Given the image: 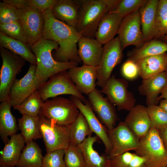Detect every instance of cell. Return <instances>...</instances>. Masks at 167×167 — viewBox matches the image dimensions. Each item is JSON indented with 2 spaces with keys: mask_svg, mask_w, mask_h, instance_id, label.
I'll use <instances>...</instances> for the list:
<instances>
[{
  "mask_svg": "<svg viewBox=\"0 0 167 167\" xmlns=\"http://www.w3.org/2000/svg\"><path fill=\"white\" fill-rule=\"evenodd\" d=\"M43 15L45 24L41 38L54 41L58 45L54 58L60 62L80 63L82 61L77 48V44L81 37L80 34L75 28L55 18L51 9Z\"/></svg>",
  "mask_w": 167,
  "mask_h": 167,
  "instance_id": "6da1fadb",
  "label": "cell"
},
{
  "mask_svg": "<svg viewBox=\"0 0 167 167\" xmlns=\"http://www.w3.org/2000/svg\"><path fill=\"white\" fill-rule=\"evenodd\" d=\"M29 46L36 58V78L39 87L53 75L77 66L78 64L56 60L52 52L58 48V45L54 41L41 38Z\"/></svg>",
  "mask_w": 167,
  "mask_h": 167,
  "instance_id": "7a4b0ae2",
  "label": "cell"
},
{
  "mask_svg": "<svg viewBox=\"0 0 167 167\" xmlns=\"http://www.w3.org/2000/svg\"><path fill=\"white\" fill-rule=\"evenodd\" d=\"M119 0L81 1L79 17L75 29L82 37L90 38L96 32L101 20L112 11Z\"/></svg>",
  "mask_w": 167,
  "mask_h": 167,
  "instance_id": "3957f363",
  "label": "cell"
},
{
  "mask_svg": "<svg viewBox=\"0 0 167 167\" xmlns=\"http://www.w3.org/2000/svg\"><path fill=\"white\" fill-rule=\"evenodd\" d=\"M135 153L144 158L147 167H166L167 150L157 129L151 127L139 139V144Z\"/></svg>",
  "mask_w": 167,
  "mask_h": 167,
  "instance_id": "277c9868",
  "label": "cell"
},
{
  "mask_svg": "<svg viewBox=\"0 0 167 167\" xmlns=\"http://www.w3.org/2000/svg\"><path fill=\"white\" fill-rule=\"evenodd\" d=\"M79 112L70 99L56 97L43 102L39 115L58 125L67 126L76 118Z\"/></svg>",
  "mask_w": 167,
  "mask_h": 167,
  "instance_id": "5b68a950",
  "label": "cell"
},
{
  "mask_svg": "<svg viewBox=\"0 0 167 167\" xmlns=\"http://www.w3.org/2000/svg\"><path fill=\"white\" fill-rule=\"evenodd\" d=\"M2 64L0 70V102L7 100L10 89L26 60L9 50L0 47Z\"/></svg>",
  "mask_w": 167,
  "mask_h": 167,
  "instance_id": "8992f818",
  "label": "cell"
},
{
  "mask_svg": "<svg viewBox=\"0 0 167 167\" xmlns=\"http://www.w3.org/2000/svg\"><path fill=\"white\" fill-rule=\"evenodd\" d=\"M43 101L58 96L68 94L75 96L83 103L87 101L76 88L68 75L66 71L51 76L37 89Z\"/></svg>",
  "mask_w": 167,
  "mask_h": 167,
  "instance_id": "52a82bcc",
  "label": "cell"
},
{
  "mask_svg": "<svg viewBox=\"0 0 167 167\" xmlns=\"http://www.w3.org/2000/svg\"><path fill=\"white\" fill-rule=\"evenodd\" d=\"M39 115L40 130L46 153L66 149L70 143L68 126L58 125Z\"/></svg>",
  "mask_w": 167,
  "mask_h": 167,
  "instance_id": "ba28073f",
  "label": "cell"
},
{
  "mask_svg": "<svg viewBox=\"0 0 167 167\" xmlns=\"http://www.w3.org/2000/svg\"><path fill=\"white\" fill-rule=\"evenodd\" d=\"M123 49L117 37L104 45L101 57L97 67L96 85L102 88L111 77L114 68L121 62Z\"/></svg>",
  "mask_w": 167,
  "mask_h": 167,
  "instance_id": "9c48e42d",
  "label": "cell"
},
{
  "mask_svg": "<svg viewBox=\"0 0 167 167\" xmlns=\"http://www.w3.org/2000/svg\"><path fill=\"white\" fill-rule=\"evenodd\" d=\"M128 86L126 80L113 75L101 88L100 92L107 95L109 101L117 107L118 110L129 111L135 106L136 100L132 93L128 90Z\"/></svg>",
  "mask_w": 167,
  "mask_h": 167,
  "instance_id": "30bf717a",
  "label": "cell"
},
{
  "mask_svg": "<svg viewBox=\"0 0 167 167\" xmlns=\"http://www.w3.org/2000/svg\"><path fill=\"white\" fill-rule=\"evenodd\" d=\"M108 135L112 146L108 155L110 159L138 148L139 139L126 126L123 122L111 130H108Z\"/></svg>",
  "mask_w": 167,
  "mask_h": 167,
  "instance_id": "8fae6325",
  "label": "cell"
},
{
  "mask_svg": "<svg viewBox=\"0 0 167 167\" xmlns=\"http://www.w3.org/2000/svg\"><path fill=\"white\" fill-rule=\"evenodd\" d=\"M17 14L26 36L28 45H31L41 38L45 24L43 13L28 6L17 9Z\"/></svg>",
  "mask_w": 167,
  "mask_h": 167,
  "instance_id": "7c38bea8",
  "label": "cell"
},
{
  "mask_svg": "<svg viewBox=\"0 0 167 167\" xmlns=\"http://www.w3.org/2000/svg\"><path fill=\"white\" fill-rule=\"evenodd\" d=\"M117 34L123 50L130 45L139 48L144 44L139 10L123 18Z\"/></svg>",
  "mask_w": 167,
  "mask_h": 167,
  "instance_id": "4fadbf2b",
  "label": "cell"
},
{
  "mask_svg": "<svg viewBox=\"0 0 167 167\" xmlns=\"http://www.w3.org/2000/svg\"><path fill=\"white\" fill-rule=\"evenodd\" d=\"M36 66L30 64L26 74L16 79L10 91L8 100L12 107L19 105L39 87L36 80Z\"/></svg>",
  "mask_w": 167,
  "mask_h": 167,
  "instance_id": "5bb4252c",
  "label": "cell"
},
{
  "mask_svg": "<svg viewBox=\"0 0 167 167\" xmlns=\"http://www.w3.org/2000/svg\"><path fill=\"white\" fill-rule=\"evenodd\" d=\"M70 98L85 118L92 132L101 140L105 146V153L109 155L112 151V146L108 129L96 116L89 101L83 103L75 96H71Z\"/></svg>",
  "mask_w": 167,
  "mask_h": 167,
  "instance_id": "9a60e30c",
  "label": "cell"
},
{
  "mask_svg": "<svg viewBox=\"0 0 167 167\" xmlns=\"http://www.w3.org/2000/svg\"><path fill=\"white\" fill-rule=\"evenodd\" d=\"M88 96L92 109L101 122L108 130L114 127L117 117L114 105L96 88Z\"/></svg>",
  "mask_w": 167,
  "mask_h": 167,
  "instance_id": "2e32d148",
  "label": "cell"
},
{
  "mask_svg": "<svg viewBox=\"0 0 167 167\" xmlns=\"http://www.w3.org/2000/svg\"><path fill=\"white\" fill-rule=\"evenodd\" d=\"M67 73L82 94L88 95L96 89L97 78V67L83 65L69 69Z\"/></svg>",
  "mask_w": 167,
  "mask_h": 167,
  "instance_id": "e0dca14e",
  "label": "cell"
},
{
  "mask_svg": "<svg viewBox=\"0 0 167 167\" xmlns=\"http://www.w3.org/2000/svg\"><path fill=\"white\" fill-rule=\"evenodd\" d=\"M123 122L139 139L151 128L147 107L140 104L129 111Z\"/></svg>",
  "mask_w": 167,
  "mask_h": 167,
  "instance_id": "ac0fdd59",
  "label": "cell"
},
{
  "mask_svg": "<svg viewBox=\"0 0 167 167\" xmlns=\"http://www.w3.org/2000/svg\"><path fill=\"white\" fill-rule=\"evenodd\" d=\"M159 0H148L139 10L142 31L144 41L158 37L156 15Z\"/></svg>",
  "mask_w": 167,
  "mask_h": 167,
  "instance_id": "d6986e66",
  "label": "cell"
},
{
  "mask_svg": "<svg viewBox=\"0 0 167 167\" xmlns=\"http://www.w3.org/2000/svg\"><path fill=\"white\" fill-rule=\"evenodd\" d=\"M167 84V78L165 71L153 77L143 79L138 87L139 94L146 97L147 106L158 105L160 101L159 95Z\"/></svg>",
  "mask_w": 167,
  "mask_h": 167,
  "instance_id": "ffe728a7",
  "label": "cell"
},
{
  "mask_svg": "<svg viewBox=\"0 0 167 167\" xmlns=\"http://www.w3.org/2000/svg\"><path fill=\"white\" fill-rule=\"evenodd\" d=\"M78 44V54L83 65L97 67L102 53L103 45L96 39L82 36Z\"/></svg>",
  "mask_w": 167,
  "mask_h": 167,
  "instance_id": "44dd1931",
  "label": "cell"
},
{
  "mask_svg": "<svg viewBox=\"0 0 167 167\" xmlns=\"http://www.w3.org/2000/svg\"><path fill=\"white\" fill-rule=\"evenodd\" d=\"M99 139L96 135L90 136L78 145L83 156L84 167H110L111 159L108 155L105 153L100 155L94 148V143Z\"/></svg>",
  "mask_w": 167,
  "mask_h": 167,
  "instance_id": "7402d4cb",
  "label": "cell"
},
{
  "mask_svg": "<svg viewBox=\"0 0 167 167\" xmlns=\"http://www.w3.org/2000/svg\"><path fill=\"white\" fill-rule=\"evenodd\" d=\"M123 18L118 14L110 11L105 14L100 21L95 36L96 39L104 45L117 34Z\"/></svg>",
  "mask_w": 167,
  "mask_h": 167,
  "instance_id": "603a6c76",
  "label": "cell"
},
{
  "mask_svg": "<svg viewBox=\"0 0 167 167\" xmlns=\"http://www.w3.org/2000/svg\"><path fill=\"white\" fill-rule=\"evenodd\" d=\"M136 63L139 75L143 79H148L165 71L167 65V53L139 59Z\"/></svg>",
  "mask_w": 167,
  "mask_h": 167,
  "instance_id": "cb8c5ba5",
  "label": "cell"
},
{
  "mask_svg": "<svg viewBox=\"0 0 167 167\" xmlns=\"http://www.w3.org/2000/svg\"><path fill=\"white\" fill-rule=\"evenodd\" d=\"M10 137L0 152V165L16 166L24 147L25 143L20 133Z\"/></svg>",
  "mask_w": 167,
  "mask_h": 167,
  "instance_id": "d4e9b609",
  "label": "cell"
},
{
  "mask_svg": "<svg viewBox=\"0 0 167 167\" xmlns=\"http://www.w3.org/2000/svg\"><path fill=\"white\" fill-rule=\"evenodd\" d=\"M54 17L75 28L80 11V6L74 1L58 0L52 9Z\"/></svg>",
  "mask_w": 167,
  "mask_h": 167,
  "instance_id": "484cf974",
  "label": "cell"
},
{
  "mask_svg": "<svg viewBox=\"0 0 167 167\" xmlns=\"http://www.w3.org/2000/svg\"><path fill=\"white\" fill-rule=\"evenodd\" d=\"M0 105V135L5 143L9 140L8 137L16 133L18 127L17 120L11 111L12 107L8 100Z\"/></svg>",
  "mask_w": 167,
  "mask_h": 167,
  "instance_id": "4316f807",
  "label": "cell"
},
{
  "mask_svg": "<svg viewBox=\"0 0 167 167\" xmlns=\"http://www.w3.org/2000/svg\"><path fill=\"white\" fill-rule=\"evenodd\" d=\"M0 47L5 48L24 58L30 64L36 65V59L29 46L0 32Z\"/></svg>",
  "mask_w": 167,
  "mask_h": 167,
  "instance_id": "83f0119b",
  "label": "cell"
},
{
  "mask_svg": "<svg viewBox=\"0 0 167 167\" xmlns=\"http://www.w3.org/2000/svg\"><path fill=\"white\" fill-rule=\"evenodd\" d=\"M70 143L78 146L92 133L85 118L80 112L76 118L68 126Z\"/></svg>",
  "mask_w": 167,
  "mask_h": 167,
  "instance_id": "f1b7e54d",
  "label": "cell"
},
{
  "mask_svg": "<svg viewBox=\"0 0 167 167\" xmlns=\"http://www.w3.org/2000/svg\"><path fill=\"white\" fill-rule=\"evenodd\" d=\"M18 129L25 143L42 138L39 128V115L36 116L23 115L18 119Z\"/></svg>",
  "mask_w": 167,
  "mask_h": 167,
  "instance_id": "f546056e",
  "label": "cell"
},
{
  "mask_svg": "<svg viewBox=\"0 0 167 167\" xmlns=\"http://www.w3.org/2000/svg\"><path fill=\"white\" fill-rule=\"evenodd\" d=\"M24 147L17 167H41L43 157L38 145L32 141Z\"/></svg>",
  "mask_w": 167,
  "mask_h": 167,
  "instance_id": "4dcf8cb0",
  "label": "cell"
},
{
  "mask_svg": "<svg viewBox=\"0 0 167 167\" xmlns=\"http://www.w3.org/2000/svg\"><path fill=\"white\" fill-rule=\"evenodd\" d=\"M167 52V43L156 40L147 41L130 54L128 59L135 62L148 57L160 55Z\"/></svg>",
  "mask_w": 167,
  "mask_h": 167,
  "instance_id": "1f68e13d",
  "label": "cell"
},
{
  "mask_svg": "<svg viewBox=\"0 0 167 167\" xmlns=\"http://www.w3.org/2000/svg\"><path fill=\"white\" fill-rule=\"evenodd\" d=\"M43 102L37 90L20 104L13 107L22 116H36L39 114Z\"/></svg>",
  "mask_w": 167,
  "mask_h": 167,
  "instance_id": "d6a6232c",
  "label": "cell"
},
{
  "mask_svg": "<svg viewBox=\"0 0 167 167\" xmlns=\"http://www.w3.org/2000/svg\"><path fill=\"white\" fill-rule=\"evenodd\" d=\"M147 0H119L111 11L118 14L123 18L134 12L139 10L144 5Z\"/></svg>",
  "mask_w": 167,
  "mask_h": 167,
  "instance_id": "836d02e7",
  "label": "cell"
},
{
  "mask_svg": "<svg viewBox=\"0 0 167 167\" xmlns=\"http://www.w3.org/2000/svg\"><path fill=\"white\" fill-rule=\"evenodd\" d=\"M64 161L66 167H84L83 156L78 146L70 143L65 149Z\"/></svg>",
  "mask_w": 167,
  "mask_h": 167,
  "instance_id": "e575fe53",
  "label": "cell"
},
{
  "mask_svg": "<svg viewBox=\"0 0 167 167\" xmlns=\"http://www.w3.org/2000/svg\"><path fill=\"white\" fill-rule=\"evenodd\" d=\"M147 110L151 127L158 129L167 124V112L159 105L147 106Z\"/></svg>",
  "mask_w": 167,
  "mask_h": 167,
  "instance_id": "d590c367",
  "label": "cell"
},
{
  "mask_svg": "<svg viewBox=\"0 0 167 167\" xmlns=\"http://www.w3.org/2000/svg\"><path fill=\"white\" fill-rule=\"evenodd\" d=\"M0 32L28 45L26 36L19 21L7 24H0Z\"/></svg>",
  "mask_w": 167,
  "mask_h": 167,
  "instance_id": "8d00e7d4",
  "label": "cell"
},
{
  "mask_svg": "<svg viewBox=\"0 0 167 167\" xmlns=\"http://www.w3.org/2000/svg\"><path fill=\"white\" fill-rule=\"evenodd\" d=\"M158 37L167 35V0L159 1L156 15Z\"/></svg>",
  "mask_w": 167,
  "mask_h": 167,
  "instance_id": "74e56055",
  "label": "cell"
},
{
  "mask_svg": "<svg viewBox=\"0 0 167 167\" xmlns=\"http://www.w3.org/2000/svg\"><path fill=\"white\" fill-rule=\"evenodd\" d=\"M64 149L46 153L43 157L41 167H66L63 158Z\"/></svg>",
  "mask_w": 167,
  "mask_h": 167,
  "instance_id": "f35d334b",
  "label": "cell"
},
{
  "mask_svg": "<svg viewBox=\"0 0 167 167\" xmlns=\"http://www.w3.org/2000/svg\"><path fill=\"white\" fill-rule=\"evenodd\" d=\"M17 10L15 7L0 2V24H7L18 21Z\"/></svg>",
  "mask_w": 167,
  "mask_h": 167,
  "instance_id": "ab89813d",
  "label": "cell"
},
{
  "mask_svg": "<svg viewBox=\"0 0 167 167\" xmlns=\"http://www.w3.org/2000/svg\"><path fill=\"white\" fill-rule=\"evenodd\" d=\"M121 71L122 76L127 79L133 80L139 76L136 63L131 59H128L123 64Z\"/></svg>",
  "mask_w": 167,
  "mask_h": 167,
  "instance_id": "60d3db41",
  "label": "cell"
},
{
  "mask_svg": "<svg viewBox=\"0 0 167 167\" xmlns=\"http://www.w3.org/2000/svg\"><path fill=\"white\" fill-rule=\"evenodd\" d=\"M134 154L127 152L111 158L110 167H128Z\"/></svg>",
  "mask_w": 167,
  "mask_h": 167,
  "instance_id": "b9f144b4",
  "label": "cell"
},
{
  "mask_svg": "<svg viewBox=\"0 0 167 167\" xmlns=\"http://www.w3.org/2000/svg\"><path fill=\"white\" fill-rule=\"evenodd\" d=\"M28 5L43 13L46 11L53 8L58 0H28Z\"/></svg>",
  "mask_w": 167,
  "mask_h": 167,
  "instance_id": "7bdbcfd3",
  "label": "cell"
},
{
  "mask_svg": "<svg viewBox=\"0 0 167 167\" xmlns=\"http://www.w3.org/2000/svg\"><path fill=\"white\" fill-rule=\"evenodd\" d=\"M2 1L17 9H21L28 6V0H3Z\"/></svg>",
  "mask_w": 167,
  "mask_h": 167,
  "instance_id": "ee69618b",
  "label": "cell"
},
{
  "mask_svg": "<svg viewBox=\"0 0 167 167\" xmlns=\"http://www.w3.org/2000/svg\"><path fill=\"white\" fill-rule=\"evenodd\" d=\"M128 167H147L143 158L136 155H134Z\"/></svg>",
  "mask_w": 167,
  "mask_h": 167,
  "instance_id": "f6af8a7d",
  "label": "cell"
},
{
  "mask_svg": "<svg viewBox=\"0 0 167 167\" xmlns=\"http://www.w3.org/2000/svg\"><path fill=\"white\" fill-rule=\"evenodd\" d=\"M162 142L167 150V124L157 129Z\"/></svg>",
  "mask_w": 167,
  "mask_h": 167,
  "instance_id": "bcb514c9",
  "label": "cell"
},
{
  "mask_svg": "<svg viewBox=\"0 0 167 167\" xmlns=\"http://www.w3.org/2000/svg\"><path fill=\"white\" fill-rule=\"evenodd\" d=\"M163 99H167V84L162 91L158 98L159 101L160 100Z\"/></svg>",
  "mask_w": 167,
  "mask_h": 167,
  "instance_id": "7dc6e473",
  "label": "cell"
},
{
  "mask_svg": "<svg viewBox=\"0 0 167 167\" xmlns=\"http://www.w3.org/2000/svg\"><path fill=\"white\" fill-rule=\"evenodd\" d=\"M159 104V105L167 112V99H163L160 100Z\"/></svg>",
  "mask_w": 167,
  "mask_h": 167,
  "instance_id": "c3c4849f",
  "label": "cell"
},
{
  "mask_svg": "<svg viewBox=\"0 0 167 167\" xmlns=\"http://www.w3.org/2000/svg\"><path fill=\"white\" fill-rule=\"evenodd\" d=\"M163 39L167 41V35L165 36L162 37Z\"/></svg>",
  "mask_w": 167,
  "mask_h": 167,
  "instance_id": "681fc988",
  "label": "cell"
},
{
  "mask_svg": "<svg viewBox=\"0 0 167 167\" xmlns=\"http://www.w3.org/2000/svg\"><path fill=\"white\" fill-rule=\"evenodd\" d=\"M0 167H15L14 166H8L4 165H0Z\"/></svg>",
  "mask_w": 167,
  "mask_h": 167,
  "instance_id": "f907efd6",
  "label": "cell"
},
{
  "mask_svg": "<svg viewBox=\"0 0 167 167\" xmlns=\"http://www.w3.org/2000/svg\"><path fill=\"white\" fill-rule=\"evenodd\" d=\"M165 74H166V77H167V66H166V70H165Z\"/></svg>",
  "mask_w": 167,
  "mask_h": 167,
  "instance_id": "816d5d0a",
  "label": "cell"
},
{
  "mask_svg": "<svg viewBox=\"0 0 167 167\" xmlns=\"http://www.w3.org/2000/svg\"><path fill=\"white\" fill-rule=\"evenodd\" d=\"M166 167H167V166H166Z\"/></svg>",
  "mask_w": 167,
  "mask_h": 167,
  "instance_id": "f5cc1de1",
  "label": "cell"
}]
</instances>
